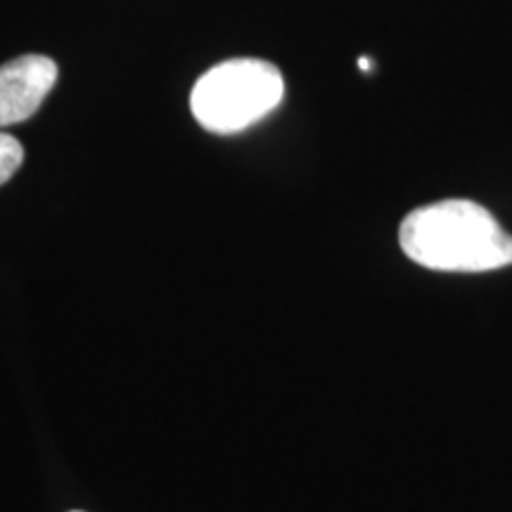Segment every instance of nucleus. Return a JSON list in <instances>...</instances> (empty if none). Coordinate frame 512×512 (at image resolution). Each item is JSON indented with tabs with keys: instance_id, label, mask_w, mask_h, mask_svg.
Returning <instances> with one entry per match:
<instances>
[{
	"instance_id": "1",
	"label": "nucleus",
	"mask_w": 512,
	"mask_h": 512,
	"mask_svg": "<svg viewBox=\"0 0 512 512\" xmlns=\"http://www.w3.org/2000/svg\"><path fill=\"white\" fill-rule=\"evenodd\" d=\"M403 254L444 273H484L512 264V235L489 209L470 200H444L411 211L401 223Z\"/></svg>"
},
{
	"instance_id": "2",
	"label": "nucleus",
	"mask_w": 512,
	"mask_h": 512,
	"mask_svg": "<svg viewBox=\"0 0 512 512\" xmlns=\"http://www.w3.org/2000/svg\"><path fill=\"white\" fill-rule=\"evenodd\" d=\"M285 81L280 69L266 60L238 57L211 67L190 93L197 124L211 133L245 131L283 102Z\"/></svg>"
},
{
	"instance_id": "3",
	"label": "nucleus",
	"mask_w": 512,
	"mask_h": 512,
	"mask_svg": "<svg viewBox=\"0 0 512 512\" xmlns=\"http://www.w3.org/2000/svg\"><path fill=\"white\" fill-rule=\"evenodd\" d=\"M57 81V64L46 55H22L0 67V128L38 112Z\"/></svg>"
},
{
	"instance_id": "4",
	"label": "nucleus",
	"mask_w": 512,
	"mask_h": 512,
	"mask_svg": "<svg viewBox=\"0 0 512 512\" xmlns=\"http://www.w3.org/2000/svg\"><path fill=\"white\" fill-rule=\"evenodd\" d=\"M24 162V147L17 138L0 133V185L8 183Z\"/></svg>"
},
{
	"instance_id": "5",
	"label": "nucleus",
	"mask_w": 512,
	"mask_h": 512,
	"mask_svg": "<svg viewBox=\"0 0 512 512\" xmlns=\"http://www.w3.org/2000/svg\"><path fill=\"white\" fill-rule=\"evenodd\" d=\"M358 67H361V69H366V72H368V69L373 67V62H370L368 57H361V60H358Z\"/></svg>"
},
{
	"instance_id": "6",
	"label": "nucleus",
	"mask_w": 512,
	"mask_h": 512,
	"mask_svg": "<svg viewBox=\"0 0 512 512\" xmlns=\"http://www.w3.org/2000/svg\"><path fill=\"white\" fill-rule=\"evenodd\" d=\"M72 512H81V510H72Z\"/></svg>"
}]
</instances>
